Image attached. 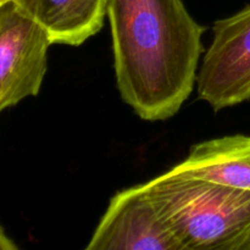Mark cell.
Instances as JSON below:
<instances>
[{"label": "cell", "instance_id": "6da1fadb", "mask_svg": "<svg viewBox=\"0 0 250 250\" xmlns=\"http://www.w3.org/2000/svg\"><path fill=\"white\" fill-rule=\"evenodd\" d=\"M116 84L146 121L175 116L192 94L205 32L182 0H107Z\"/></svg>", "mask_w": 250, "mask_h": 250}, {"label": "cell", "instance_id": "7a4b0ae2", "mask_svg": "<svg viewBox=\"0 0 250 250\" xmlns=\"http://www.w3.org/2000/svg\"><path fill=\"white\" fill-rule=\"evenodd\" d=\"M143 186L182 250H250V190L172 168Z\"/></svg>", "mask_w": 250, "mask_h": 250}, {"label": "cell", "instance_id": "3957f363", "mask_svg": "<svg viewBox=\"0 0 250 250\" xmlns=\"http://www.w3.org/2000/svg\"><path fill=\"white\" fill-rule=\"evenodd\" d=\"M197 75V93L215 111L250 99V5L214 23Z\"/></svg>", "mask_w": 250, "mask_h": 250}, {"label": "cell", "instance_id": "277c9868", "mask_svg": "<svg viewBox=\"0 0 250 250\" xmlns=\"http://www.w3.org/2000/svg\"><path fill=\"white\" fill-rule=\"evenodd\" d=\"M50 45L48 32L16 2L0 6V112L38 95Z\"/></svg>", "mask_w": 250, "mask_h": 250}, {"label": "cell", "instance_id": "5b68a950", "mask_svg": "<svg viewBox=\"0 0 250 250\" xmlns=\"http://www.w3.org/2000/svg\"><path fill=\"white\" fill-rule=\"evenodd\" d=\"M87 250H182L143 185L116 193Z\"/></svg>", "mask_w": 250, "mask_h": 250}, {"label": "cell", "instance_id": "8992f818", "mask_svg": "<svg viewBox=\"0 0 250 250\" xmlns=\"http://www.w3.org/2000/svg\"><path fill=\"white\" fill-rule=\"evenodd\" d=\"M176 172L250 190V136H225L194 144Z\"/></svg>", "mask_w": 250, "mask_h": 250}, {"label": "cell", "instance_id": "52a82bcc", "mask_svg": "<svg viewBox=\"0 0 250 250\" xmlns=\"http://www.w3.org/2000/svg\"><path fill=\"white\" fill-rule=\"evenodd\" d=\"M38 22L53 44L77 46L102 29L107 0H14Z\"/></svg>", "mask_w": 250, "mask_h": 250}, {"label": "cell", "instance_id": "ba28073f", "mask_svg": "<svg viewBox=\"0 0 250 250\" xmlns=\"http://www.w3.org/2000/svg\"><path fill=\"white\" fill-rule=\"evenodd\" d=\"M17 246L0 226V250H16Z\"/></svg>", "mask_w": 250, "mask_h": 250}, {"label": "cell", "instance_id": "9c48e42d", "mask_svg": "<svg viewBox=\"0 0 250 250\" xmlns=\"http://www.w3.org/2000/svg\"><path fill=\"white\" fill-rule=\"evenodd\" d=\"M10 1H14V0H0V6H2L4 4H7Z\"/></svg>", "mask_w": 250, "mask_h": 250}]
</instances>
